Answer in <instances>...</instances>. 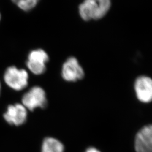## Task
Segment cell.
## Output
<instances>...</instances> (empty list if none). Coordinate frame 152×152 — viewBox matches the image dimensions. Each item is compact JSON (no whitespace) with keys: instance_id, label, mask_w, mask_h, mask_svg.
<instances>
[{"instance_id":"cell-11","label":"cell","mask_w":152,"mask_h":152,"mask_svg":"<svg viewBox=\"0 0 152 152\" xmlns=\"http://www.w3.org/2000/svg\"><path fill=\"white\" fill-rule=\"evenodd\" d=\"M85 152H100L98 149L94 148V147H91V148H88L86 151Z\"/></svg>"},{"instance_id":"cell-3","label":"cell","mask_w":152,"mask_h":152,"mask_svg":"<svg viewBox=\"0 0 152 152\" xmlns=\"http://www.w3.org/2000/svg\"><path fill=\"white\" fill-rule=\"evenodd\" d=\"M22 103L26 108L30 110L38 107L44 108L47 105L45 91L39 86L33 87L23 95Z\"/></svg>"},{"instance_id":"cell-6","label":"cell","mask_w":152,"mask_h":152,"mask_svg":"<svg viewBox=\"0 0 152 152\" xmlns=\"http://www.w3.org/2000/svg\"><path fill=\"white\" fill-rule=\"evenodd\" d=\"M4 117L10 125L20 126L25 123L27 117V111L26 107L20 104L9 105Z\"/></svg>"},{"instance_id":"cell-7","label":"cell","mask_w":152,"mask_h":152,"mask_svg":"<svg viewBox=\"0 0 152 152\" xmlns=\"http://www.w3.org/2000/svg\"><path fill=\"white\" fill-rule=\"evenodd\" d=\"M136 96L139 100L144 103L151 102L152 99V81L147 76H141L135 83Z\"/></svg>"},{"instance_id":"cell-9","label":"cell","mask_w":152,"mask_h":152,"mask_svg":"<svg viewBox=\"0 0 152 152\" xmlns=\"http://www.w3.org/2000/svg\"><path fill=\"white\" fill-rule=\"evenodd\" d=\"M64 147L59 140L53 137H46L44 139L41 152H64Z\"/></svg>"},{"instance_id":"cell-13","label":"cell","mask_w":152,"mask_h":152,"mask_svg":"<svg viewBox=\"0 0 152 152\" xmlns=\"http://www.w3.org/2000/svg\"><path fill=\"white\" fill-rule=\"evenodd\" d=\"M0 19H1V15H0Z\"/></svg>"},{"instance_id":"cell-12","label":"cell","mask_w":152,"mask_h":152,"mask_svg":"<svg viewBox=\"0 0 152 152\" xmlns=\"http://www.w3.org/2000/svg\"><path fill=\"white\" fill-rule=\"evenodd\" d=\"M0 91H1V84H0Z\"/></svg>"},{"instance_id":"cell-2","label":"cell","mask_w":152,"mask_h":152,"mask_svg":"<svg viewBox=\"0 0 152 152\" xmlns=\"http://www.w3.org/2000/svg\"><path fill=\"white\" fill-rule=\"evenodd\" d=\"M28 80L27 72L15 66L8 68L4 74V81L7 85L16 91H20L27 87Z\"/></svg>"},{"instance_id":"cell-8","label":"cell","mask_w":152,"mask_h":152,"mask_svg":"<svg viewBox=\"0 0 152 152\" xmlns=\"http://www.w3.org/2000/svg\"><path fill=\"white\" fill-rule=\"evenodd\" d=\"M136 152H152V127H142L136 134L135 141Z\"/></svg>"},{"instance_id":"cell-5","label":"cell","mask_w":152,"mask_h":152,"mask_svg":"<svg viewBox=\"0 0 152 152\" xmlns=\"http://www.w3.org/2000/svg\"><path fill=\"white\" fill-rule=\"evenodd\" d=\"M61 75L65 81L75 82L83 78L85 73L77 59L71 57L66 60L63 65Z\"/></svg>"},{"instance_id":"cell-1","label":"cell","mask_w":152,"mask_h":152,"mask_svg":"<svg viewBox=\"0 0 152 152\" xmlns=\"http://www.w3.org/2000/svg\"><path fill=\"white\" fill-rule=\"evenodd\" d=\"M110 5V0H85L79 6L80 15L85 20L99 19L107 13Z\"/></svg>"},{"instance_id":"cell-4","label":"cell","mask_w":152,"mask_h":152,"mask_svg":"<svg viewBox=\"0 0 152 152\" xmlns=\"http://www.w3.org/2000/svg\"><path fill=\"white\" fill-rule=\"evenodd\" d=\"M49 61L48 54L41 49L32 51L27 62L28 69L34 75H41L46 70V63Z\"/></svg>"},{"instance_id":"cell-10","label":"cell","mask_w":152,"mask_h":152,"mask_svg":"<svg viewBox=\"0 0 152 152\" xmlns=\"http://www.w3.org/2000/svg\"><path fill=\"white\" fill-rule=\"evenodd\" d=\"M20 9L29 11L37 5L39 0H12Z\"/></svg>"}]
</instances>
